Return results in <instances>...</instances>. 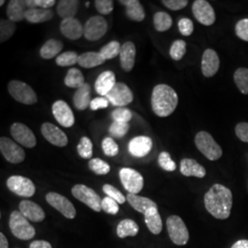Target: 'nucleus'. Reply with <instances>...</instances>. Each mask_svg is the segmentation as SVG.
<instances>
[{"mask_svg": "<svg viewBox=\"0 0 248 248\" xmlns=\"http://www.w3.org/2000/svg\"><path fill=\"white\" fill-rule=\"evenodd\" d=\"M78 153L80 156L84 159H90L93 155V143L92 141L87 136H83L80 139L77 147Z\"/></svg>", "mask_w": 248, "mask_h": 248, "instance_id": "ea45409f", "label": "nucleus"}, {"mask_svg": "<svg viewBox=\"0 0 248 248\" xmlns=\"http://www.w3.org/2000/svg\"><path fill=\"white\" fill-rule=\"evenodd\" d=\"M144 215V222L146 223L148 229L153 234H159L163 229V222L160 216L158 208L154 207L149 209Z\"/></svg>", "mask_w": 248, "mask_h": 248, "instance_id": "cd10ccee", "label": "nucleus"}, {"mask_svg": "<svg viewBox=\"0 0 248 248\" xmlns=\"http://www.w3.org/2000/svg\"><path fill=\"white\" fill-rule=\"evenodd\" d=\"M16 31V24L9 19H0V43L3 44L13 36Z\"/></svg>", "mask_w": 248, "mask_h": 248, "instance_id": "4c0bfd02", "label": "nucleus"}, {"mask_svg": "<svg viewBox=\"0 0 248 248\" xmlns=\"http://www.w3.org/2000/svg\"><path fill=\"white\" fill-rule=\"evenodd\" d=\"M231 248H248V240H239L235 242Z\"/></svg>", "mask_w": 248, "mask_h": 248, "instance_id": "052dcab7", "label": "nucleus"}, {"mask_svg": "<svg viewBox=\"0 0 248 248\" xmlns=\"http://www.w3.org/2000/svg\"><path fill=\"white\" fill-rule=\"evenodd\" d=\"M101 208H102V211H104L105 213L112 214V215H115L120 211L119 203L109 197H105L102 200Z\"/></svg>", "mask_w": 248, "mask_h": 248, "instance_id": "8fccbe9b", "label": "nucleus"}, {"mask_svg": "<svg viewBox=\"0 0 248 248\" xmlns=\"http://www.w3.org/2000/svg\"><path fill=\"white\" fill-rule=\"evenodd\" d=\"M60 31L65 38L76 41L84 35V26L78 18L62 19L60 24Z\"/></svg>", "mask_w": 248, "mask_h": 248, "instance_id": "aec40b11", "label": "nucleus"}, {"mask_svg": "<svg viewBox=\"0 0 248 248\" xmlns=\"http://www.w3.org/2000/svg\"><path fill=\"white\" fill-rule=\"evenodd\" d=\"M89 168L97 175H107L110 171L109 165L100 158H92L89 160Z\"/></svg>", "mask_w": 248, "mask_h": 248, "instance_id": "37998d69", "label": "nucleus"}, {"mask_svg": "<svg viewBox=\"0 0 248 248\" xmlns=\"http://www.w3.org/2000/svg\"><path fill=\"white\" fill-rule=\"evenodd\" d=\"M30 248H52V246L50 243H48L47 241H43V240H37L33 241Z\"/></svg>", "mask_w": 248, "mask_h": 248, "instance_id": "bf43d9fd", "label": "nucleus"}, {"mask_svg": "<svg viewBox=\"0 0 248 248\" xmlns=\"http://www.w3.org/2000/svg\"><path fill=\"white\" fill-rule=\"evenodd\" d=\"M79 1L77 0H61L58 2L56 11L60 18L62 19L75 18L78 13Z\"/></svg>", "mask_w": 248, "mask_h": 248, "instance_id": "c756f323", "label": "nucleus"}, {"mask_svg": "<svg viewBox=\"0 0 248 248\" xmlns=\"http://www.w3.org/2000/svg\"><path fill=\"white\" fill-rule=\"evenodd\" d=\"M120 179L124 188L130 194H138L144 185L143 177L135 169L124 168L120 170Z\"/></svg>", "mask_w": 248, "mask_h": 248, "instance_id": "6e6552de", "label": "nucleus"}, {"mask_svg": "<svg viewBox=\"0 0 248 248\" xmlns=\"http://www.w3.org/2000/svg\"><path fill=\"white\" fill-rule=\"evenodd\" d=\"M18 209L29 221L41 222L45 220V213L43 208L31 201H21Z\"/></svg>", "mask_w": 248, "mask_h": 248, "instance_id": "412c9836", "label": "nucleus"}, {"mask_svg": "<svg viewBox=\"0 0 248 248\" xmlns=\"http://www.w3.org/2000/svg\"><path fill=\"white\" fill-rule=\"evenodd\" d=\"M220 68V58L213 49L204 51L202 59V72L205 78H212Z\"/></svg>", "mask_w": 248, "mask_h": 248, "instance_id": "6ab92c4d", "label": "nucleus"}, {"mask_svg": "<svg viewBox=\"0 0 248 248\" xmlns=\"http://www.w3.org/2000/svg\"><path fill=\"white\" fill-rule=\"evenodd\" d=\"M8 89L10 96L19 103L24 105H33L38 101L35 91L22 81L11 80Z\"/></svg>", "mask_w": 248, "mask_h": 248, "instance_id": "39448f33", "label": "nucleus"}, {"mask_svg": "<svg viewBox=\"0 0 248 248\" xmlns=\"http://www.w3.org/2000/svg\"><path fill=\"white\" fill-rule=\"evenodd\" d=\"M108 100L104 97H99V98H95L91 100L90 103V108L91 110H98L100 108H106L108 107Z\"/></svg>", "mask_w": 248, "mask_h": 248, "instance_id": "4d7b16f0", "label": "nucleus"}, {"mask_svg": "<svg viewBox=\"0 0 248 248\" xmlns=\"http://www.w3.org/2000/svg\"><path fill=\"white\" fill-rule=\"evenodd\" d=\"M10 134L16 142L27 148H33L37 144L33 132L25 124L15 123L10 127Z\"/></svg>", "mask_w": 248, "mask_h": 248, "instance_id": "4468645a", "label": "nucleus"}, {"mask_svg": "<svg viewBox=\"0 0 248 248\" xmlns=\"http://www.w3.org/2000/svg\"><path fill=\"white\" fill-rule=\"evenodd\" d=\"M102 190L106 194L107 197L113 199L119 204L125 203V202L127 201L126 197L117 187L112 185L105 184L104 186H102Z\"/></svg>", "mask_w": 248, "mask_h": 248, "instance_id": "de8ad7c7", "label": "nucleus"}, {"mask_svg": "<svg viewBox=\"0 0 248 248\" xmlns=\"http://www.w3.org/2000/svg\"><path fill=\"white\" fill-rule=\"evenodd\" d=\"M120 4L126 8V16L133 21L141 22L145 18V12L139 0H120Z\"/></svg>", "mask_w": 248, "mask_h": 248, "instance_id": "393cba45", "label": "nucleus"}, {"mask_svg": "<svg viewBox=\"0 0 248 248\" xmlns=\"http://www.w3.org/2000/svg\"><path fill=\"white\" fill-rule=\"evenodd\" d=\"M106 98L113 106L125 107L133 102V93L125 83L120 82L107 95Z\"/></svg>", "mask_w": 248, "mask_h": 248, "instance_id": "ddd939ff", "label": "nucleus"}, {"mask_svg": "<svg viewBox=\"0 0 248 248\" xmlns=\"http://www.w3.org/2000/svg\"><path fill=\"white\" fill-rule=\"evenodd\" d=\"M236 136L242 142H248V124L240 123L235 127Z\"/></svg>", "mask_w": 248, "mask_h": 248, "instance_id": "6e6d98bb", "label": "nucleus"}, {"mask_svg": "<svg viewBox=\"0 0 248 248\" xmlns=\"http://www.w3.org/2000/svg\"><path fill=\"white\" fill-rule=\"evenodd\" d=\"M72 194L77 200L86 204L93 211L97 213L102 211V208H101L102 200L100 199L98 193L91 187L82 185V184L76 185L72 188Z\"/></svg>", "mask_w": 248, "mask_h": 248, "instance_id": "0eeeda50", "label": "nucleus"}, {"mask_svg": "<svg viewBox=\"0 0 248 248\" xmlns=\"http://www.w3.org/2000/svg\"><path fill=\"white\" fill-rule=\"evenodd\" d=\"M7 186L12 193L19 197L30 198L35 194L34 183L30 178L22 176H11L9 177L7 180Z\"/></svg>", "mask_w": 248, "mask_h": 248, "instance_id": "9d476101", "label": "nucleus"}, {"mask_svg": "<svg viewBox=\"0 0 248 248\" xmlns=\"http://www.w3.org/2000/svg\"><path fill=\"white\" fill-rule=\"evenodd\" d=\"M235 33L241 40L248 42V18H243L236 23Z\"/></svg>", "mask_w": 248, "mask_h": 248, "instance_id": "864d4df0", "label": "nucleus"}, {"mask_svg": "<svg viewBox=\"0 0 248 248\" xmlns=\"http://www.w3.org/2000/svg\"><path fill=\"white\" fill-rule=\"evenodd\" d=\"M186 52V44L183 40H177L175 41L170 48L169 54L170 57L175 61H180Z\"/></svg>", "mask_w": 248, "mask_h": 248, "instance_id": "79ce46f5", "label": "nucleus"}, {"mask_svg": "<svg viewBox=\"0 0 248 248\" xmlns=\"http://www.w3.org/2000/svg\"><path fill=\"white\" fill-rule=\"evenodd\" d=\"M108 31L107 20L101 16H94L88 19L84 26V36L88 41H98Z\"/></svg>", "mask_w": 248, "mask_h": 248, "instance_id": "9b49d317", "label": "nucleus"}, {"mask_svg": "<svg viewBox=\"0 0 248 248\" xmlns=\"http://www.w3.org/2000/svg\"><path fill=\"white\" fill-rule=\"evenodd\" d=\"M196 147L206 158L215 161L222 155V147L215 142L213 136L207 132H200L195 137Z\"/></svg>", "mask_w": 248, "mask_h": 248, "instance_id": "20e7f679", "label": "nucleus"}, {"mask_svg": "<svg viewBox=\"0 0 248 248\" xmlns=\"http://www.w3.org/2000/svg\"><path fill=\"white\" fill-rule=\"evenodd\" d=\"M162 3L171 10H180L186 8L188 4L186 0H163Z\"/></svg>", "mask_w": 248, "mask_h": 248, "instance_id": "5fc2aeb1", "label": "nucleus"}, {"mask_svg": "<svg viewBox=\"0 0 248 248\" xmlns=\"http://www.w3.org/2000/svg\"><path fill=\"white\" fill-rule=\"evenodd\" d=\"M178 104L177 92L166 84L156 85L152 92L151 105L155 114L161 118L171 115Z\"/></svg>", "mask_w": 248, "mask_h": 248, "instance_id": "f03ea898", "label": "nucleus"}, {"mask_svg": "<svg viewBox=\"0 0 248 248\" xmlns=\"http://www.w3.org/2000/svg\"><path fill=\"white\" fill-rule=\"evenodd\" d=\"M117 84L116 82L115 74L112 71L107 70L102 72L98 77L95 82V90L96 92L101 95L105 96L112 90Z\"/></svg>", "mask_w": 248, "mask_h": 248, "instance_id": "4be33fe9", "label": "nucleus"}, {"mask_svg": "<svg viewBox=\"0 0 248 248\" xmlns=\"http://www.w3.org/2000/svg\"><path fill=\"white\" fill-rule=\"evenodd\" d=\"M94 3L97 10L102 15L110 14L114 9L113 1L111 0H96Z\"/></svg>", "mask_w": 248, "mask_h": 248, "instance_id": "3c124183", "label": "nucleus"}, {"mask_svg": "<svg viewBox=\"0 0 248 248\" xmlns=\"http://www.w3.org/2000/svg\"><path fill=\"white\" fill-rule=\"evenodd\" d=\"M41 132L43 133L45 140L53 145L58 147H64L68 144V138L66 134L54 124L45 123L42 125Z\"/></svg>", "mask_w": 248, "mask_h": 248, "instance_id": "f3484780", "label": "nucleus"}, {"mask_svg": "<svg viewBox=\"0 0 248 248\" xmlns=\"http://www.w3.org/2000/svg\"><path fill=\"white\" fill-rule=\"evenodd\" d=\"M178 30L182 35L190 36L194 31V24L189 18H180L178 21Z\"/></svg>", "mask_w": 248, "mask_h": 248, "instance_id": "603ef678", "label": "nucleus"}, {"mask_svg": "<svg viewBox=\"0 0 248 248\" xmlns=\"http://www.w3.org/2000/svg\"><path fill=\"white\" fill-rule=\"evenodd\" d=\"M154 25L157 31H167L173 25V19L169 13L158 11L154 16Z\"/></svg>", "mask_w": 248, "mask_h": 248, "instance_id": "c9c22d12", "label": "nucleus"}, {"mask_svg": "<svg viewBox=\"0 0 248 248\" xmlns=\"http://www.w3.org/2000/svg\"><path fill=\"white\" fill-rule=\"evenodd\" d=\"M53 117L64 128H70L75 124V115L69 105L63 100L55 101L52 107Z\"/></svg>", "mask_w": 248, "mask_h": 248, "instance_id": "dca6fc26", "label": "nucleus"}, {"mask_svg": "<svg viewBox=\"0 0 248 248\" xmlns=\"http://www.w3.org/2000/svg\"><path fill=\"white\" fill-rule=\"evenodd\" d=\"M78 57H79V55L76 52L68 51V52H64V53L59 54L55 59V62L57 65H59L61 67L71 66V65L78 63Z\"/></svg>", "mask_w": 248, "mask_h": 248, "instance_id": "a19ab883", "label": "nucleus"}, {"mask_svg": "<svg viewBox=\"0 0 248 248\" xmlns=\"http://www.w3.org/2000/svg\"><path fill=\"white\" fill-rule=\"evenodd\" d=\"M204 205L214 218L226 220L232 207V191L223 185L214 184L204 195Z\"/></svg>", "mask_w": 248, "mask_h": 248, "instance_id": "f257e3e1", "label": "nucleus"}, {"mask_svg": "<svg viewBox=\"0 0 248 248\" xmlns=\"http://www.w3.org/2000/svg\"><path fill=\"white\" fill-rule=\"evenodd\" d=\"M233 79L240 92L244 95H248V68H238L234 73Z\"/></svg>", "mask_w": 248, "mask_h": 248, "instance_id": "e433bc0d", "label": "nucleus"}, {"mask_svg": "<svg viewBox=\"0 0 248 248\" xmlns=\"http://www.w3.org/2000/svg\"><path fill=\"white\" fill-rule=\"evenodd\" d=\"M53 17L52 9H27L25 19L31 23H43L51 20Z\"/></svg>", "mask_w": 248, "mask_h": 248, "instance_id": "7c9ffc66", "label": "nucleus"}, {"mask_svg": "<svg viewBox=\"0 0 248 248\" xmlns=\"http://www.w3.org/2000/svg\"><path fill=\"white\" fill-rule=\"evenodd\" d=\"M111 118L114 122L128 124V122H130L133 118V112L131 111V109L125 107H120L112 111Z\"/></svg>", "mask_w": 248, "mask_h": 248, "instance_id": "c03bdc74", "label": "nucleus"}, {"mask_svg": "<svg viewBox=\"0 0 248 248\" xmlns=\"http://www.w3.org/2000/svg\"><path fill=\"white\" fill-rule=\"evenodd\" d=\"M9 229L19 240H31L35 236V228L19 211H14L9 217Z\"/></svg>", "mask_w": 248, "mask_h": 248, "instance_id": "7ed1b4c3", "label": "nucleus"}, {"mask_svg": "<svg viewBox=\"0 0 248 248\" xmlns=\"http://www.w3.org/2000/svg\"><path fill=\"white\" fill-rule=\"evenodd\" d=\"M5 3V1L4 0H1V2H0V6H3V4Z\"/></svg>", "mask_w": 248, "mask_h": 248, "instance_id": "e2e57ef3", "label": "nucleus"}, {"mask_svg": "<svg viewBox=\"0 0 248 248\" xmlns=\"http://www.w3.org/2000/svg\"><path fill=\"white\" fill-rule=\"evenodd\" d=\"M91 100V87L88 83H85L81 88L77 89L73 97L74 105L78 110H85L90 106Z\"/></svg>", "mask_w": 248, "mask_h": 248, "instance_id": "bb28decb", "label": "nucleus"}, {"mask_svg": "<svg viewBox=\"0 0 248 248\" xmlns=\"http://www.w3.org/2000/svg\"><path fill=\"white\" fill-rule=\"evenodd\" d=\"M105 59L100 53L97 52H87L80 54L78 57V62L81 67L84 68H94L105 62Z\"/></svg>", "mask_w": 248, "mask_h": 248, "instance_id": "473e14b6", "label": "nucleus"}, {"mask_svg": "<svg viewBox=\"0 0 248 248\" xmlns=\"http://www.w3.org/2000/svg\"><path fill=\"white\" fill-rule=\"evenodd\" d=\"M121 50H122L121 44L117 41H111L108 44H107L105 46H103L100 49L99 53L105 60H110L115 58L118 55L120 56Z\"/></svg>", "mask_w": 248, "mask_h": 248, "instance_id": "58836bf2", "label": "nucleus"}, {"mask_svg": "<svg viewBox=\"0 0 248 248\" xmlns=\"http://www.w3.org/2000/svg\"><path fill=\"white\" fill-rule=\"evenodd\" d=\"M136 57V47L133 42H126L122 45V50L120 53L121 67L125 72L133 70Z\"/></svg>", "mask_w": 248, "mask_h": 248, "instance_id": "5701e85b", "label": "nucleus"}, {"mask_svg": "<svg viewBox=\"0 0 248 248\" xmlns=\"http://www.w3.org/2000/svg\"><path fill=\"white\" fill-rule=\"evenodd\" d=\"M0 248H9V242L3 232L0 233Z\"/></svg>", "mask_w": 248, "mask_h": 248, "instance_id": "680f3d73", "label": "nucleus"}, {"mask_svg": "<svg viewBox=\"0 0 248 248\" xmlns=\"http://www.w3.org/2000/svg\"><path fill=\"white\" fill-rule=\"evenodd\" d=\"M153 149V140L145 135H140L133 138L128 144L129 153L137 158L146 156Z\"/></svg>", "mask_w": 248, "mask_h": 248, "instance_id": "a211bd4d", "label": "nucleus"}, {"mask_svg": "<svg viewBox=\"0 0 248 248\" xmlns=\"http://www.w3.org/2000/svg\"><path fill=\"white\" fill-rule=\"evenodd\" d=\"M180 173L185 177L203 178L206 176V169L196 160L184 158L180 162Z\"/></svg>", "mask_w": 248, "mask_h": 248, "instance_id": "b1692460", "label": "nucleus"}, {"mask_svg": "<svg viewBox=\"0 0 248 248\" xmlns=\"http://www.w3.org/2000/svg\"><path fill=\"white\" fill-rule=\"evenodd\" d=\"M192 12L196 19L204 26H211L216 16L212 5L206 0H196L192 5Z\"/></svg>", "mask_w": 248, "mask_h": 248, "instance_id": "2eb2a0df", "label": "nucleus"}, {"mask_svg": "<svg viewBox=\"0 0 248 248\" xmlns=\"http://www.w3.org/2000/svg\"><path fill=\"white\" fill-rule=\"evenodd\" d=\"M62 48H63V44L61 41L55 40V39H50L42 46L40 50V55L43 59L49 60L55 57L56 55L58 56L59 53H61Z\"/></svg>", "mask_w": 248, "mask_h": 248, "instance_id": "2f4dec72", "label": "nucleus"}, {"mask_svg": "<svg viewBox=\"0 0 248 248\" xmlns=\"http://www.w3.org/2000/svg\"><path fill=\"white\" fill-rule=\"evenodd\" d=\"M158 165L161 169L168 171L173 172L177 169L176 163L172 160L170 154L168 152H161L158 155Z\"/></svg>", "mask_w": 248, "mask_h": 248, "instance_id": "49530a36", "label": "nucleus"}, {"mask_svg": "<svg viewBox=\"0 0 248 248\" xmlns=\"http://www.w3.org/2000/svg\"><path fill=\"white\" fill-rule=\"evenodd\" d=\"M36 8L40 9H51L50 8L55 5L54 0H34Z\"/></svg>", "mask_w": 248, "mask_h": 248, "instance_id": "13d9d810", "label": "nucleus"}, {"mask_svg": "<svg viewBox=\"0 0 248 248\" xmlns=\"http://www.w3.org/2000/svg\"><path fill=\"white\" fill-rule=\"evenodd\" d=\"M167 228L171 241L177 246H185L189 239V233L185 222L177 215L169 216Z\"/></svg>", "mask_w": 248, "mask_h": 248, "instance_id": "423d86ee", "label": "nucleus"}, {"mask_svg": "<svg viewBox=\"0 0 248 248\" xmlns=\"http://www.w3.org/2000/svg\"><path fill=\"white\" fill-rule=\"evenodd\" d=\"M85 84V78L82 72L78 68H70L65 78H64V85L71 89H78Z\"/></svg>", "mask_w": 248, "mask_h": 248, "instance_id": "f704fd0d", "label": "nucleus"}, {"mask_svg": "<svg viewBox=\"0 0 248 248\" xmlns=\"http://www.w3.org/2000/svg\"><path fill=\"white\" fill-rule=\"evenodd\" d=\"M139 232V226L132 219H124L117 226V234L120 238L135 236Z\"/></svg>", "mask_w": 248, "mask_h": 248, "instance_id": "72a5a7b5", "label": "nucleus"}, {"mask_svg": "<svg viewBox=\"0 0 248 248\" xmlns=\"http://www.w3.org/2000/svg\"><path fill=\"white\" fill-rule=\"evenodd\" d=\"M129 129H130L129 124L113 122L109 126L108 132L116 138H123L129 132Z\"/></svg>", "mask_w": 248, "mask_h": 248, "instance_id": "09e8293b", "label": "nucleus"}, {"mask_svg": "<svg viewBox=\"0 0 248 248\" xmlns=\"http://www.w3.org/2000/svg\"><path fill=\"white\" fill-rule=\"evenodd\" d=\"M101 146L107 156L113 157L119 154V145L111 137H105L101 142Z\"/></svg>", "mask_w": 248, "mask_h": 248, "instance_id": "a18cd8bd", "label": "nucleus"}, {"mask_svg": "<svg viewBox=\"0 0 248 248\" xmlns=\"http://www.w3.org/2000/svg\"><path fill=\"white\" fill-rule=\"evenodd\" d=\"M45 199L48 203L55 210H57L59 213H62L65 218L72 220L76 217L77 211L75 206L64 196L56 192H49L45 196Z\"/></svg>", "mask_w": 248, "mask_h": 248, "instance_id": "f8f14e48", "label": "nucleus"}, {"mask_svg": "<svg viewBox=\"0 0 248 248\" xmlns=\"http://www.w3.org/2000/svg\"><path fill=\"white\" fill-rule=\"evenodd\" d=\"M28 8L24 0H11L7 7V16L12 22H19L25 19Z\"/></svg>", "mask_w": 248, "mask_h": 248, "instance_id": "a878e982", "label": "nucleus"}, {"mask_svg": "<svg viewBox=\"0 0 248 248\" xmlns=\"http://www.w3.org/2000/svg\"><path fill=\"white\" fill-rule=\"evenodd\" d=\"M126 199H127V202L135 211L142 213V214L146 213L151 208L157 207V204L155 203L154 201H152L148 198L141 197V196L136 195V194L128 193Z\"/></svg>", "mask_w": 248, "mask_h": 248, "instance_id": "c85d7f7f", "label": "nucleus"}, {"mask_svg": "<svg viewBox=\"0 0 248 248\" xmlns=\"http://www.w3.org/2000/svg\"><path fill=\"white\" fill-rule=\"evenodd\" d=\"M89 4H90V3H89V1H88V2H86V7H87V8H89Z\"/></svg>", "mask_w": 248, "mask_h": 248, "instance_id": "0e129e2a", "label": "nucleus"}, {"mask_svg": "<svg viewBox=\"0 0 248 248\" xmlns=\"http://www.w3.org/2000/svg\"><path fill=\"white\" fill-rule=\"evenodd\" d=\"M0 152L4 158L11 164H20L26 157L25 151L8 137L0 138Z\"/></svg>", "mask_w": 248, "mask_h": 248, "instance_id": "1a4fd4ad", "label": "nucleus"}]
</instances>
